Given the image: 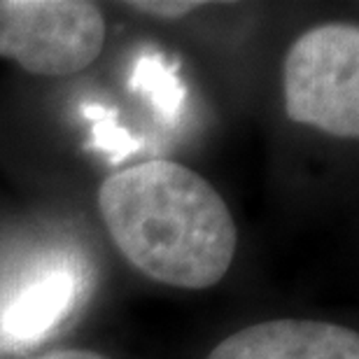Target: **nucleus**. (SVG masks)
I'll use <instances>...</instances> for the list:
<instances>
[{"label":"nucleus","mask_w":359,"mask_h":359,"mask_svg":"<svg viewBox=\"0 0 359 359\" xmlns=\"http://www.w3.org/2000/svg\"><path fill=\"white\" fill-rule=\"evenodd\" d=\"M105 17L84 0H0V56L26 73L68 77L87 70L105 45Z\"/></svg>","instance_id":"3"},{"label":"nucleus","mask_w":359,"mask_h":359,"mask_svg":"<svg viewBox=\"0 0 359 359\" xmlns=\"http://www.w3.org/2000/svg\"><path fill=\"white\" fill-rule=\"evenodd\" d=\"M98 208L117 250L156 283L208 290L231 269L238 231L205 177L149 159L103 180Z\"/></svg>","instance_id":"1"},{"label":"nucleus","mask_w":359,"mask_h":359,"mask_svg":"<svg viewBox=\"0 0 359 359\" xmlns=\"http://www.w3.org/2000/svg\"><path fill=\"white\" fill-rule=\"evenodd\" d=\"M285 110L297 124L334 138L359 135V28L322 24L290 47L283 68Z\"/></svg>","instance_id":"2"},{"label":"nucleus","mask_w":359,"mask_h":359,"mask_svg":"<svg viewBox=\"0 0 359 359\" xmlns=\"http://www.w3.org/2000/svg\"><path fill=\"white\" fill-rule=\"evenodd\" d=\"M70 290H73V283L68 276L40 283L31 294L21 299L17 311L7 315V325H10L7 329L17 336H35L49 325H54V320L68 311Z\"/></svg>","instance_id":"5"},{"label":"nucleus","mask_w":359,"mask_h":359,"mask_svg":"<svg viewBox=\"0 0 359 359\" xmlns=\"http://www.w3.org/2000/svg\"><path fill=\"white\" fill-rule=\"evenodd\" d=\"M128 10L149 14V17H159V19H180L187 17V14L205 7V3H198V0H161V3H154V0H142V3H126Z\"/></svg>","instance_id":"6"},{"label":"nucleus","mask_w":359,"mask_h":359,"mask_svg":"<svg viewBox=\"0 0 359 359\" xmlns=\"http://www.w3.org/2000/svg\"><path fill=\"white\" fill-rule=\"evenodd\" d=\"M38 359H110L100 353H93V350H54V353H47Z\"/></svg>","instance_id":"7"},{"label":"nucleus","mask_w":359,"mask_h":359,"mask_svg":"<svg viewBox=\"0 0 359 359\" xmlns=\"http://www.w3.org/2000/svg\"><path fill=\"white\" fill-rule=\"evenodd\" d=\"M205 359H359V334L334 322L271 320L226 336Z\"/></svg>","instance_id":"4"}]
</instances>
